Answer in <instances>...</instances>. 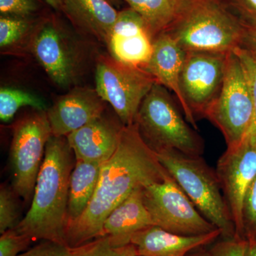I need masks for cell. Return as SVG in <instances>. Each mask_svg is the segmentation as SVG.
<instances>
[{
	"label": "cell",
	"instance_id": "1",
	"mask_svg": "<svg viewBox=\"0 0 256 256\" xmlns=\"http://www.w3.org/2000/svg\"><path fill=\"white\" fill-rule=\"evenodd\" d=\"M171 178L139 132L137 124L124 126L114 156L101 166L95 192L86 210L67 224L66 242L76 248L102 236L104 222L134 190Z\"/></svg>",
	"mask_w": 256,
	"mask_h": 256
},
{
	"label": "cell",
	"instance_id": "2",
	"mask_svg": "<svg viewBox=\"0 0 256 256\" xmlns=\"http://www.w3.org/2000/svg\"><path fill=\"white\" fill-rule=\"evenodd\" d=\"M72 170V149L67 139L52 136L46 144L31 206L14 228L18 234L32 240L42 239L66 244L69 181Z\"/></svg>",
	"mask_w": 256,
	"mask_h": 256
},
{
	"label": "cell",
	"instance_id": "3",
	"mask_svg": "<svg viewBox=\"0 0 256 256\" xmlns=\"http://www.w3.org/2000/svg\"><path fill=\"white\" fill-rule=\"evenodd\" d=\"M247 26L224 0H180L163 32L186 52L228 54L240 46Z\"/></svg>",
	"mask_w": 256,
	"mask_h": 256
},
{
	"label": "cell",
	"instance_id": "4",
	"mask_svg": "<svg viewBox=\"0 0 256 256\" xmlns=\"http://www.w3.org/2000/svg\"><path fill=\"white\" fill-rule=\"evenodd\" d=\"M156 154L198 212L222 230V236L234 237L235 226L216 170L210 168L202 156H188L175 150L160 151Z\"/></svg>",
	"mask_w": 256,
	"mask_h": 256
},
{
	"label": "cell",
	"instance_id": "5",
	"mask_svg": "<svg viewBox=\"0 0 256 256\" xmlns=\"http://www.w3.org/2000/svg\"><path fill=\"white\" fill-rule=\"evenodd\" d=\"M134 124L156 152L175 150L202 156L204 151L202 138L183 118L168 89L158 82L142 100Z\"/></svg>",
	"mask_w": 256,
	"mask_h": 256
},
{
	"label": "cell",
	"instance_id": "6",
	"mask_svg": "<svg viewBox=\"0 0 256 256\" xmlns=\"http://www.w3.org/2000/svg\"><path fill=\"white\" fill-rule=\"evenodd\" d=\"M254 108L248 79L236 54L229 52L220 95L205 114L220 130L227 148L239 146L252 127Z\"/></svg>",
	"mask_w": 256,
	"mask_h": 256
},
{
	"label": "cell",
	"instance_id": "7",
	"mask_svg": "<svg viewBox=\"0 0 256 256\" xmlns=\"http://www.w3.org/2000/svg\"><path fill=\"white\" fill-rule=\"evenodd\" d=\"M52 136L46 111L36 110L18 120L10 150L12 190L28 202L33 196L47 143Z\"/></svg>",
	"mask_w": 256,
	"mask_h": 256
},
{
	"label": "cell",
	"instance_id": "8",
	"mask_svg": "<svg viewBox=\"0 0 256 256\" xmlns=\"http://www.w3.org/2000/svg\"><path fill=\"white\" fill-rule=\"evenodd\" d=\"M156 78L140 67L112 58H101L96 67L98 94L112 106L124 126L134 124L136 116Z\"/></svg>",
	"mask_w": 256,
	"mask_h": 256
},
{
	"label": "cell",
	"instance_id": "9",
	"mask_svg": "<svg viewBox=\"0 0 256 256\" xmlns=\"http://www.w3.org/2000/svg\"><path fill=\"white\" fill-rule=\"evenodd\" d=\"M143 201L153 225L182 236H198L217 229L198 212L174 178L143 188Z\"/></svg>",
	"mask_w": 256,
	"mask_h": 256
},
{
	"label": "cell",
	"instance_id": "10",
	"mask_svg": "<svg viewBox=\"0 0 256 256\" xmlns=\"http://www.w3.org/2000/svg\"><path fill=\"white\" fill-rule=\"evenodd\" d=\"M228 54L186 52L180 88L196 120L204 118L206 111L220 95Z\"/></svg>",
	"mask_w": 256,
	"mask_h": 256
},
{
	"label": "cell",
	"instance_id": "11",
	"mask_svg": "<svg viewBox=\"0 0 256 256\" xmlns=\"http://www.w3.org/2000/svg\"><path fill=\"white\" fill-rule=\"evenodd\" d=\"M217 178L235 226L236 235L244 237L242 206L246 194L256 178V146L247 138L227 148L217 162Z\"/></svg>",
	"mask_w": 256,
	"mask_h": 256
},
{
	"label": "cell",
	"instance_id": "12",
	"mask_svg": "<svg viewBox=\"0 0 256 256\" xmlns=\"http://www.w3.org/2000/svg\"><path fill=\"white\" fill-rule=\"evenodd\" d=\"M105 108V101L97 90L89 88H75L47 109L52 136H68L102 117Z\"/></svg>",
	"mask_w": 256,
	"mask_h": 256
},
{
	"label": "cell",
	"instance_id": "13",
	"mask_svg": "<svg viewBox=\"0 0 256 256\" xmlns=\"http://www.w3.org/2000/svg\"><path fill=\"white\" fill-rule=\"evenodd\" d=\"M107 44L114 60L142 68L152 54L153 40L146 24L130 8L118 12Z\"/></svg>",
	"mask_w": 256,
	"mask_h": 256
},
{
	"label": "cell",
	"instance_id": "14",
	"mask_svg": "<svg viewBox=\"0 0 256 256\" xmlns=\"http://www.w3.org/2000/svg\"><path fill=\"white\" fill-rule=\"evenodd\" d=\"M60 25L53 18L40 25L34 42V52L55 84L68 86L75 76V64Z\"/></svg>",
	"mask_w": 256,
	"mask_h": 256
},
{
	"label": "cell",
	"instance_id": "15",
	"mask_svg": "<svg viewBox=\"0 0 256 256\" xmlns=\"http://www.w3.org/2000/svg\"><path fill=\"white\" fill-rule=\"evenodd\" d=\"M186 52L168 34L162 32L153 41L152 54L144 69L158 84L174 92L186 120L197 130L196 119L186 105L180 88V76Z\"/></svg>",
	"mask_w": 256,
	"mask_h": 256
},
{
	"label": "cell",
	"instance_id": "16",
	"mask_svg": "<svg viewBox=\"0 0 256 256\" xmlns=\"http://www.w3.org/2000/svg\"><path fill=\"white\" fill-rule=\"evenodd\" d=\"M222 232L217 228L198 236H182L151 226L134 234L130 244L138 256H188L190 252L213 244Z\"/></svg>",
	"mask_w": 256,
	"mask_h": 256
},
{
	"label": "cell",
	"instance_id": "17",
	"mask_svg": "<svg viewBox=\"0 0 256 256\" xmlns=\"http://www.w3.org/2000/svg\"><path fill=\"white\" fill-rule=\"evenodd\" d=\"M122 127L102 116L70 133L66 139L76 160L102 164L116 151Z\"/></svg>",
	"mask_w": 256,
	"mask_h": 256
},
{
	"label": "cell",
	"instance_id": "18",
	"mask_svg": "<svg viewBox=\"0 0 256 256\" xmlns=\"http://www.w3.org/2000/svg\"><path fill=\"white\" fill-rule=\"evenodd\" d=\"M153 225L143 201V188H139L116 207L106 218L102 236L110 237L116 246L130 244L134 234Z\"/></svg>",
	"mask_w": 256,
	"mask_h": 256
},
{
	"label": "cell",
	"instance_id": "19",
	"mask_svg": "<svg viewBox=\"0 0 256 256\" xmlns=\"http://www.w3.org/2000/svg\"><path fill=\"white\" fill-rule=\"evenodd\" d=\"M62 10L74 22L107 44L118 14L107 0H64Z\"/></svg>",
	"mask_w": 256,
	"mask_h": 256
},
{
	"label": "cell",
	"instance_id": "20",
	"mask_svg": "<svg viewBox=\"0 0 256 256\" xmlns=\"http://www.w3.org/2000/svg\"><path fill=\"white\" fill-rule=\"evenodd\" d=\"M102 164L76 160L69 181L67 224L76 220L86 210L97 186Z\"/></svg>",
	"mask_w": 256,
	"mask_h": 256
},
{
	"label": "cell",
	"instance_id": "21",
	"mask_svg": "<svg viewBox=\"0 0 256 256\" xmlns=\"http://www.w3.org/2000/svg\"><path fill=\"white\" fill-rule=\"evenodd\" d=\"M140 15L152 40L170 26L178 12L180 0H124Z\"/></svg>",
	"mask_w": 256,
	"mask_h": 256
},
{
	"label": "cell",
	"instance_id": "22",
	"mask_svg": "<svg viewBox=\"0 0 256 256\" xmlns=\"http://www.w3.org/2000/svg\"><path fill=\"white\" fill-rule=\"evenodd\" d=\"M33 108L36 110L46 111V104L40 98L20 89L2 88L0 90V119L9 122L18 109Z\"/></svg>",
	"mask_w": 256,
	"mask_h": 256
},
{
	"label": "cell",
	"instance_id": "23",
	"mask_svg": "<svg viewBox=\"0 0 256 256\" xmlns=\"http://www.w3.org/2000/svg\"><path fill=\"white\" fill-rule=\"evenodd\" d=\"M72 249L74 256H134L137 254L132 244L116 246L108 236L98 237Z\"/></svg>",
	"mask_w": 256,
	"mask_h": 256
},
{
	"label": "cell",
	"instance_id": "24",
	"mask_svg": "<svg viewBox=\"0 0 256 256\" xmlns=\"http://www.w3.org/2000/svg\"><path fill=\"white\" fill-rule=\"evenodd\" d=\"M30 26L28 18L2 15L0 18V46L4 48L18 41Z\"/></svg>",
	"mask_w": 256,
	"mask_h": 256
},
{
	"label": "cell",
	"instance_id": "25",
	"mask_svg": "<svg viewBox=\"0 0 256 256\" xmlns=\"http://www.w3.org/2000/svg\"><path fill=\"white\" fill-rule=\"evenodd\" d=\"M234 52L242 60L248 79L252 92L254 116L252 127L246 138L252 144L256 146V56L240 47H237Z\"/></svg>",
	"mask_w": 256,
	"mask_h": 256
},
{
	"label": "cell",
	"instance_id": "26",
	"mask_svg": "<svg viewBox=\"0 0 256 256\" xmlns=\"http://www.w3.org/2000/svg\"><path fill=\"white\" fill-rule=\"evenodd\" d=\"M15 192L11 188L2 186L0 190V233L14 228L18 222V204Z\"/></svg>",
	"mask_w": 256,
	"mask_h": 256
},
{
	"label": "cell",
	"instance_id": "27",
	"mask_svg": "<svg viewBox=\"0 0 256 256\" xmlns=\"http://www.w3.org/2000/svg\"><path fill=\"white\" fill-rule=\"evenodd\" d=\"M242 216L244 237L256 238V178L246 194Z\"/></svg>",
	"mask_w": 256,
	"mask_h": 256
},
{
	"label": "cell",
	"instance_id": "28",
	"mask_svg": "<svg viewBox=\"0 0 256 256\" xmlns=\"http://www.w3.org/2000/svg\"><path fill=\"white\" fill-rule=\"evenodd\" d=\"M31 239L18 234L14 228L2 234L0 238V256H18L20 252L30 245Z\"/></svg>",
	"mask_w": 256,
	"mask_h": 256
},
{
	"label": "cell",
	"instance_id": "29",
	"mask_svg": "<svg viewBox=\"0 0 256 256\" xmlns=\"http://www.w3.org/2000/svg\"><path fill=\"white\" fill-rule=\"evenodd\" d=\"M247 246L246 239L234 236L214 242L210 250L213 256H246Z\"/></svg>",
	"mask_w": 256,
	"mask_h": 256
},
{
	"label": "cell",
	"instance_id": "30",
	"mask_svg": "<svg viewBox=\"0 0 256 256\" xmlns=\"http://www.w3.org/2000/svg\"><path fill=\"white\" fill-rule=\"evenodd\" d=\"M38 9L34 0H0L2 15L28 18Z\"/></svg>",
	"mask_w": 256,
	"mask_h": 256
},
{
	"label": "cell",
	"instance_id": "31",
	"mask_svg": "<svg viewBox=\"0 0 256 256\" xmlns=\"http://www.w3.org/2000/svg\"><path fill=\"white\" fill-rule=\"evenodd\" d=\"M18 256H74L72 248L66 244L45 240Z\"/></svg>",
	"mask_w": 256,
	"mask_h": 256
},
{
	"label": "cell",
	"instance_id": "32",
	"mask_svg": "<svg viewBox=\"0 0 256 256\" xmlns=\"http://www.w3.org/2000/svg\"><path fill=\"white\" fill-rule=\"evenodd\" d=\"M248 26H256V0H224Z\"/></svg>",
	"mask_w": 256,
	"mask_h": 256
},
{
	"label": "cell",
	"instance_id": "33",
	"mask_svg": "<svg viewBox=\"0 0 256 256\" xmlns=\"http://www.w3.org/2000/svg\"><path fill=\"white\" fill-rule=\"evenodd\" d=\"M239 47L256 56V26H247Z\"/></svg>",
	"mask_w": 256,
	"mask_h": 256
},
{
	"label": "cell",
	"instance_id": "34",
	"mask_svg": "<svg viewBox=\"0 0 256 256\" xmlns=\"http://www.w3.org/2000/svg\"><path fill=\"white\" fill-rule=\"evenodd\" d=\"M248 246L246 256H256V238L246 239Z\"/></svg>",
	"mask_w": 256,
	"mask_h": 256
},
{
	"label": "cell",
	"instance_id": "35",
	"mask_svg": "<svg viewBox=\"0 0 256 256\" xmlns=\"http://www.w3.org/2000/svg\"><path fill=\"white\" fill-rule=\"evenodd\" d=\"M188 256H213L210 252V248H204V247L196 249L192 252H190Z\"/></svg>",
	"mask_w": 256,
	"mask_h": 256
},
{
	"label": "cell",
	"instance_id": "36",
	"mask_svg": "<svg viewBox=\"0 0 256 256\" xmlns=\"http://www.w3.org/2000/svg\"><path fill=\"white\" fill-rule=\"evenodd\" d=\"M47 4L54 9L62 10L64 5V0H45Z\"/></svg>",
	"mask_w": 256,
	"mask_h": 256
},
{
	"label": "cell",
	"instance_id": "37",
	"mask_svg": "<svg viewBox=\"0 0 256 256\" xmlns=\"http://www.w3.org/2000/svg\"><path fill=\"white\" fill-rule=\"evenodd\" d=\"M108 2L110 3L111 4L114 5V6H118L121 0H107Z\"/></svg>",
	"mask_w": 256,
	"mask_h": 256
},
{
	"label": "cell",
	"instance_id": "38",
	"mask_svg": "<svg viewBox=\"0 0 256 256\" xmlns=\"http://www.w3.org/2000/svg\"><path fill=\"white\" fill-rule=\"evenodd\" d=\"M134 256H138L137 255V254H136V255H134Z\"/></svg>",
	"mask_w": 256,
	"mask_h": 256
}]
</instances>
